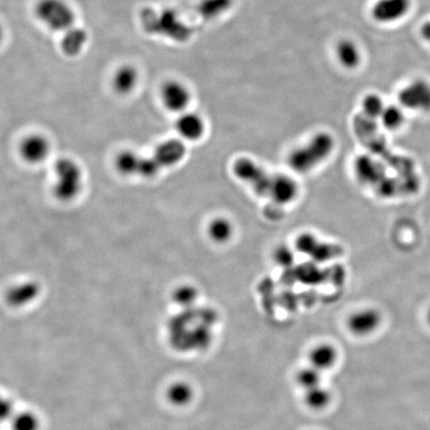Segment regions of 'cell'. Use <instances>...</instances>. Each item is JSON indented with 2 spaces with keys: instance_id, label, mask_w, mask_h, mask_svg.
<instances>
[{
  "instance_id": "cell-1",
  "label": "cell",
  "mask_w": 430,
  "mask_h": 430,
  "mask_svg": "<svg viewBox=\"0 0 430 430\" xmlns=\"http://www.w3.org/2000/svg\"><path fill=\"white\" fill-rule=\"evenodd\" d=\"M232 170L235 177L256 195L278 205H289L298 196L299 186L292 177L268 172L251 158H238L233 163Z\"/></svg>"
},
{
  "instance_id": "cell-2",
  "label": "cell",
  "mask_w": 430,
  "mask_h": 430,
  "mask_svg": "<svg viewBox=\"0 0 430 430\" xmlns=\"http://www.w3.org/2000/svg\"><path fill=\"white\" fill-rule=\"evenodd\" d=\"M334 149V138L328 133H318L304 146L292 151L287 161L294 172L307 174L327 161L333 153Z\"/></svg>"
},
{
  "instance_id": "cell-3",
  "label": "cell",
  "mask_w": 430,
  "mask_h": 430,
  "mask_svg": "<svg viewBox=\"0 0 430 430\" xmlns=\"http://www.w3.org/2000/svg\"><path fill=\"white\" fill-rule=\"evenodd\" d=\"M83 170L73 158H62L54 165L52 193L56 200L69 202L76 200L84 188Z\"/></svg>"
},
{
  "instance_id": "cell-4",
  "label": "cell",
  "mask_w": 430,
  "mask_h": 430,
  "mask_svg": "<svg viewBox=\"0 0 430 430\" xmlns=\"http://www.w3.org/2000/svg\"><path fill=\"white\" fill-rule=\"evenodd\" d=\"M34 13L43 27L57 34L76 27V13L66 0H39Z\"/></svg>"
},
{
  "instance_id": "cell-5",
  "label": "cell",
  "mask_w": 430,
  "mask_h": 430,
  "mask_svg": "<svg viewBox=\"0 0 430 430\" xmlns=\"http://www.w3.org/2000/svg\"><path fill=\"white\" fill-rule=\"evenodd\" d=\"M296 249L309 257L315 263H327L343 256V249L335 243L324 242L312 233H302L297 237Z\"/></svg>"
},
{
  "instance_id": "cell-6",
  "label": "cell",
  "mask_w": 430,
  "mask_h": 430,
  "mask_svg": "<svg viewBox=\"0 0 430 430\" xmlns=\"http://www.w3.org/2000/svg\"><path fill=\"white\" fill-rule=\"evenodd\" d=\"M51 154V142L45 135L34 133L21 140L20 155L29 165L44 163Z\"/></svg>"
},
{
  "instance_id": "cell-7",
  "label": "cell",
  "mask_w": 430,
  "mask_h": 430,
  "mask_svg": "<svg viewBox=\"0 0 430 430\" xmlns=\"http://www.w3.org/2000/svg\"><path fill=\"white\" fill-rule=\"evenodd\" d=\"M161 99L168 111L184 113L191 102V92L181 82L168 81L161 87Z\"/></svg>"
},
{
  "instance_id": "cell-8",
  "label": "cell",
  "mask_w": 430,
  "mask_h": 430,
  "mask_svg": "<svg viewBox=\"0 0 430 430\" xmlns=\"http://www.w3.org/2000/svg\"><path fill=\"white\" fill-rule=\"evenodd\" d=\"M383 322L380 311L373 308H366L353 313L347 321L350 333L357 336H370L380 328Z\"/></svg>"
},
{
  "instance_id": "cell-9",
  "label": "cell",
  "mask_w": 430,
  "mask_h": 430,
  "mask_svg": "<svg viewBox=\"0 0 430 430\" xmlns=\"http://www.w3.org/2000/svg\"><path fill=\"white\" fill-rule=\"evenodd\" d=\"M403 106L418 111H430V86L424 81H415L399 93Z\"/></svg>"
},
{
  "instance_id": "cell-10",
  "label": "cell",
  "mask_w": 430,
  "mask_h": 430,
  "mask_svg": "<svg viewBox=\"0 0 430 430\" xmlns=\"http://www.w3.org/2000/svg\"><path fill=\"white\" fill-rule=\"evenodd\" d=\"M186 155V144L179 140H168L161 142L153 154L163 170L179 165Z\"/></svg>"
},
{
  "instance_id": "cell-11",
  "label": "cell",
  "mask_w": 430,
  "mask_h": 430,
  "mask_svg": "<svg viewBox=\"0 0 430 430\" xmlns=\"http://www.w3.org/2000/svg\"><path fill=\"white\" fill-rule=\"evenodd\" d=\"M354 170L357 179L366 186L378 188L385 179L383 168L369 156H357L355 161Z\"/></svg>"
},
{
  "instance_id": "cell-12",
  "label": "cell",
  "mask_w": 430,
  "mask_h": 430,
  "mask_svg": "<svg viewBox=\"0 0 430 430\" xmlns=\"http://www.w3.org/2000/svg\"><path fill=\"white\" fill-rule=\"evenodd\" d=\"M140 74L134 65L124 64L117 68L112 78V87L118 95L132 94L137 89Z\"/></svg>"
},
{
  "instance_id": "cell-13",
  "label": "cell",
  "mask_w": 430,
  "mask_h": 430,
  "mask_svg": "<svg viewBox=\"0 0 430 430\" xmlns=\"http://www.w3.org/2000/svg\"><path fill=\"white\" fill-rule=\"evenodd\" d=\"M410 0H380L373 8V17L378 22L399 20L410 8Z\"/></svg>"
},
{
  "instance_id": "cell-14",
  "label": "cell",
  "mask_w": 430,
  "mask_h": 430,
  "mask_svg": "<svg viewBox=\"0 0 430 430\" xmlns=\"http://www.w3.org/2000/svg\"><path fill=\"white\" fill-rule=\"evenodd\" d=\"M40 294V288L35 282L18 283L7 291L6 301L14 308H22L34 303Z\"/></svg>"
},
{
  "instance_id": "cell-15",
  "label": "cell",
  "mask_w": 430,
  "mask_h": 430,
  "mask_svg": "<svg viewBox=\"0 0 430 430\" xmlns=\"http://www.w3.org/2000/svg\"><path fill=\"white\" fill-rule=\"evenodd\" d=\"M175 128L182 139L198 141L205 134V121L198 114L184 112L177 119Z\"/></svg>"
},
{
  "instance_id": "cell-16",
  "label": "cell",
  "mask_w": 430,
  "mask_h": 430,
  "mask_svg": "<svg viewBox=\"0 0 430 430\" xmlns=\"http://www.w3.org/2000/svg\"><path fill=\"white\" fill-rule=\"evenodd\" d=\"M308 359L311 366L324 373L336 366L339 359L338 350L332 343H319L310 350Z\"/></svg>"
},
{
  "instance_id": "cell-17",
  "label": "cell",
  "mask_w": 430,
  "mask_h": 430,
  "mask_svg": "<svg viewBox=\"0 0 430 430\" xmlns=\"http://www.w3.org/2000/svg\"><path fill=\"white\" fill-rule=\"evenodd\" d=\"M88 43V32L86 30L74 27L62 34L61 49L65 55L75 57L79 55Z\"/></svg>"
},
{
  "instance_id": "cell-18",
  "label": "cell",
  "mask_w": 430,
  "mask_h": 430,
  "mask_svg": "<svg viewBox=\"0 0 430 430\" xmlns=\"http://www.w3.org/2000/svg\"><path fill=\"white\" fill-rule=\"evenodd\" d=\"M207 233L212 242L224 244L232 238L235 228L225 217H216L209 222Z\"/></svg>"
},
{
  "instance_id": "cell-19",
  "label": "cell",
  "mask_w": 430,
  "mask_h": 430,
  "mask_svg": "<svg viewBox=\"0 0 430 430\" xmlns=\"http://www.w3.org/2000/svg\"><path fill=\"white\" fill-rule=\"evenodd\" d=\"M195 396L193 387L186 382H175L168 387L167 399L172 406H186Z\"/></svg>"
},
{
  "instance_id": "cell-20",
  "label": "cell",
  "mask_w": 430,
  "mask_h": 430,
  "mask_svg": "<svg viewBox=\"0 0 430 430\" xmlns=\"http://www.w3.org/2000/svg\"><path fill=\"white\" fill-rule=\"evenodd\" d=\"M142 156L134 151H121L116 158V168L121 175H139L140 165H141Z\"/></svg>"
},
{
  "instance_id": "cell-21",
  "label": "cell",
  "mask_w": 430,
  "mask_h": 430,
  "mask_svg": "<svg viewBox=\"0 0 430 430\" xmlns=\"http://www.w3.org/2000/svg\"><path fill=\"white\" fill-rule=\"evenodd\" d=\"M336 57L343 67L353 69L359 65L361 54L354 42L343 40L336 46Z\"/></svg>"
},
{
  "instance_id": "cell-22",
  "label": "cell",
  "mask_w": 430,
  "mask_h": 430,
  "mask_svg": "<svg viewBox=\"0 0 430 430\" xmlns=\"http://www.w3.org/2000/svg\"><path fill=\"white\" fill-rule=\"evenodd\" d=\"M331 401V392L324 385L304 392V401L311 410H324L329 406Z\"/></svg>"
},
{
  "instance_id": "cell-23",
  "label": "cell",
  "mask_w": 430,
  "mask_h": 430,
  "mask_svg": "<svg viewBox=\"0 0 430 430\" xmlns=\"http://www.w3.org/2000/svg\"><path fill=\"white\" fill-rule=\"evenodd\" d=\"M296 382L304 392L316 389L322 385V373L309 364L297 373Z\"/></svg>"
},
{
  "instance_id": "cell-24",
  "label": "cell",
  "mask_w": 430,
  "mask_h": 430,
  "mask_svg": "<svg viewBox=\"0 0 430 430\" xmlns=\"http://www.w3.org/2000/svg\"><path fill=\"white\" fill-rule=\"evenodd\" d=\"M13 430H39L40 420L34 413L29 410L16 411L11 418Z\"/></svg>"
},
{
  "instance_id": "cell-25",
  "label": "cell",
  "mask_w": 430,
  "mask_h": 430,
  "mask_svg": "<svg viewBox=\"0 0 430 430\" xmlns=\"http://www.w3.org/2000/svg\"><path fill=\"white\" fill-rule=\"evenodd\" d=\"M230 6L231 0H203L200 6V13L202 17L212 20L225 13Z\"/></svg>"
},
{
  "instance_id": "cell-26",
  "label": "cell",
  "mask_w": 430,
  "mask_h": 430,
  "mask_svg": "<svg viewBox=\"0 0 430 430\" xmlns=\"http://www.w3.org/2000/svg\"><path fill=\"white\" fill-rule=\"evenodd\" d=\"M172 299L177 305L186 308V309H189L196 302L198 291H196L195 287L191 286V285H184V286L177 287L175 290Z\"/></svg>"
},
{
  "instance_id": "cell-27",
  "label": "cell",
  "mask_w": 430,
  "mask_h": 430,
  "mask_svg": "<svg viewBox=\"0 0 430 430\" xmlns=\"http://www.w3.org/2000/svg\"><path fill=\"white\" fill-rule=\"evenodd\" d=\"M380 118L382 120L383 127L389 128V130H396V128L401 127L403 123V111L396 106L385 107Z\"/></svg>"
},
{
  "instance_id": "cell-28",
  "label": "cell",
  "mask_w": 430,
  "mask_h": 430,
  "mask_svg": "<svg viewBox=\"0 0 430 430\" xmlns=\"http://www.w3.org/2000/svg\"><path fill=\"white\" fill-rule=\"evenodd\" d=\"M385 106L380 97L376 95H368L363 101V111L364 116L371 120L380 118Z\"/></svg>"
},
{
  "instance_id": "cell-29",
  "label": "cell",
  "mask_w": 430,
  "mask_h": 430,
  "mask_svg": "<svg viewBox=\"0 0 430 430\" xmlns=\"http://www.w3.org/2000/svg\"><path fill=\"white\" fill-rule=\"evenodd\" d=\"M15 413L13 401L8 397L0 394V422L11 420Z\"/></svg>"
},
{
  "instance_id": "cell-30",
  "label": "cell",
  "mask_w": 430,
  "mask_h": 430,
  "mask_svg": "<svg viewBox=\"0 0 430 430\" xmlns=\"http://www.w3.org/2000/svg\"><path fill=\"white\" fill-rule=\"evenodd\" d=\"M422 34L425 40L430 42V22H427L422 27Z\"/></svg>"
},
{
  "instance_id": "cell-31",
  "label": "cell",
  "mask_w": 430,
  "mask_h": 430,
  "mask_svg": "<svg viewBox=\"0 0 430 430\" xmlns=\"http://www.w3.org/2000/svg\"><path fill=\"white\" fill-rule=\"evenodd\" d=\"M4 37H6V32H4L3 27L0 25V46L3 43Z\"/></svg>"
},
{
  "instance_id": "cell-32",
  "label": "cell",
  "mask_w": 430,
  "mask_h": 430,
  "mask_svg": "<svg viewBox=\"0 0 430 430\" xmlns=\"http://www.w3.org/2000/svg\"><path fill=\"white\" fill-rule=\"evenodd\" d=\"M427 322H429V324L430 325V308H429V310L427 311Z\"/></svg>"
}]
</instances>
